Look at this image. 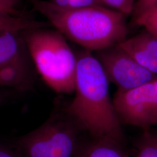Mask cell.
Here are the masks:
<instances>
[{
  "mask_svg": "<svg viewBox=\"0 0 157 157\" xmlns=\"http://www.w3.org/2000/svg\"><path fill=\"white\" fill-rule=\"evenodd\" d=\"M76 58L75 95L65 111L94 139H108L122 144V124L101 63L92 52L86 50L78 53Z\"/></svg>",
  "mask_w": 157,
  "mask_h": 157,
  "instance_id": "cell-1",
  "label": "cell"
},
{
  "mask_svg": "<svg viewBox=\"0 0 157 157\" xmlns=\"http://www.w3.org/2000/svg\"><path fill=\"white\" fill-rule=\"evenodd\" d=\"M34 6L66 39L92 52L118 45L129 33L126 17L103 6L60 7L44 0Z\"/></svg>",
  "mask_w": 157,
  "mask_h": 157,
  "instance_id": "cell-2",
  "label": "cell"
},
{
  "mask_svg": "<svg viewBox=\"0 0 157 157\" xmlns=\"http://www.w3.org/2000/svg\"><path fill=\"white\" fill-rule=\"evenodd\" d=\"M29 55L41 78L58 94L74 93L77 58L66 38L45 28L23 32Z\"/></svg>",
  "mask_w": 157,
  "mask_h": 157,
  "instance_id": "cell-3",
  "label": "cell"
},
{
  "mask_svg": "<svg viewBox=\"0 0 157 157\" xmlns=\"http://www.w3.org/2000/svg\"><path fill=\"white\" fill-rule=\"evenodd\" d=\"M78 129L63 109L51 114L36 129L10 141L22 157H75L80 147Z\"/></svg>",
  "mask_w": 157,
  "mask_h": 157,
  "instance_id": "cell-4",
  "label": "cell"
},
{
  "mask_svg": "<svg viewBox=\"0 0 157 157\" xmlns=\"http://www.w3.org/2000/svg\"><path fill=\"white\" fill-rule=\"evenodd\" d=\"M112 100L121 124L144 130L157 124V78L130 90L118 89Z\"/></svg>",
  "mask_w": 157,
  "mask_h": 157,
  "instance_id": "cell-5",
  "label": "cell"
},
{
  "mask_svg": "<svg viewBox=\"0 0 157 157\" xmlns=\"http://www.w3.org/2000/svg\"><path fill=\"white\" fill-rule=\"evenodd\" d=\"M108 80L119 90H127L147 83L157 76L142 67L118 45L95 52Z\"/></svg>",
  "mask_w": 157,
  "mask_h": 157,
  "instance_id": "cell-6",
  "label": "cell"
},
{
  "mask_svg": "<svg viewBox=\"0 0 157 157\" xmlns=\"http://www.w3.org/2000/svg\"><path fill=\"white\" fill-rule=\"evenodd\" d=\"M33 62L28 51L0 67V87L17 92H27L34 88Z\"/></svg>",
  "mask_w": 157,
  "mask_h": 157,
  "instance_id": "cell-7",
  "label": "cell"
},
{
  "mask_svg": "<svg viewBox=\"0 0 157 157\" xmlns=\"http://www.w3.org/2000/svg\"><path fill=\"white\" fill-rule=\"evenodd\" d=\"M118 46L142 67L157 76V37L144 30Z\"/></svg>",
  "mask_w": 157,
  "mask_h": 157,
  "instance_id": "cell-8",
  "label": "cell"
},
{
  "mask_svg": "<svg viewBox=\"0 0 157 157\" xmlns=\"http://www.w3.org/2000/svg\"><path fill=\"white\" fill-rule=\"evenodd\" d=\"M44 22L25 17L0 11V37L8 34L21 33L25 32L43 28Z\"/></svg>",
  "mask_w": 157,
  "mask_h": 157,
  "instance_id": "cell-9",
  "label": "cell"
},
{
  "mask_svg": "<svg viewBox=\"0 0 157 157\" xmlns=\"http://www.w3.org/2000/svg\"><path fill=\"white\" fill-rule=\"evenodd\" d=\"M75 157H128L122 144L108 139H94L80 146Z\"/></svg>",
  "mask_w": 157,
  "mask_h": 157,
  "instance_id": "cell-10",
  "label": "cell"
},
{
  "mask_svg": "<svg viewBox=\"0 0 157 157\" xmlns=\"http://www.w3.org/2000/svg\"><path fill=\"white\" fill-rule=\"evenodd\" d=\"M27 52L24 39L20 33L0 37V67Z\"/></svg>",
  "mask_w": 157,
  "mask_h": 157,
  "instance_id": "cell-11",
  "label": "cell"
},
{
  "mask_svg": "<svg viewBox=\"0 0 157 157\" xmlns=\"http://www.w3.org/2000/svg\"><path fill=\"white\" fill-rule=\"evenodd\" d=\"M135 157H157V137L149 130H144L136 143Z\"/></svg>",
  "mask_w": 157,
  "mask_h": 157,
  "instance_id": "cell-12",
  "label": "cell"
},
{
  "mask_svg": "<svg viewBox=\"0 0 157 157\" xmlns=\"http://www.w3.org/2000/svg\"><path fill=\"white\" fill-rule=\"evenodd\" d=\"M133 23L157 37V6L136 18Z\"/></svg>",
  "mask_w": 157,
  "mask_h": 157,
  "instance_id": "cell-13",
  "label": "cell"
},
{
  "mask_svg": "<svg viewBox=\"0 0 157 157\" xmlns=\"http://www.w3.org/2000/svg\"><path fill=\"white\" fill-rule=\"evenodd\" d=\"M101 6L121 13L125 17L132 14L135 0H100Z\"/></svg>",
  "mask_w": 157,
  "mask_h": 157,
  "instance_id": "cell-14",
  "label": "cell"
},
{
  "mask_svg": "<svg viewBox=\"0 0 157 157\" xmlns=\"http://www.w3.org/2000/svg\"><path fill=\"white\" fill-rule=\"evenodd\" d=\"M157 6V0H137L132 12L133 21L142 14Z\"/></svg>",
  "mask_w": 157,
  "mask_h": 157,
  "instance_id": "cell-15",
  "label": "cell"
},
{
  "mask_svg": "<svg viewBox=\"0 0 157 157\" xmlns=\"http://www.w3.org/2000/svg\"><path fill=\"white\" fill-rule=\"evenodd\" d=\"M0 157H22L10 140L0 139Z\"/></svg>",
  "mask_w": 157,
  "mask_h": 157,
  "instance_id": "cell-16",
  "label": "cell"
},
{
  "mask_svg": "<svg viewBox=\"0 0 157 157\" xmlns=\"http://www.w3.org/2000/svg\"><path fill=\"white\" fill-rule=\"evenodd\" d=\"M97 6H101L100 0H70L67 7L80 8Z\"/></svg>",
  "mask_w": 157,
  "mask_h": 157,
  "instance_id": "cell-17",
  "label": "cell"
},
{
  "mask_svg": "<svg viewBox=\"0 0 157 157\" xmlns=\"http://www.w3.org/2000/svg\"><path fill=\"white\" fill-rule=\"evenodd\" d=\"M16 91L0 87V107L4 105L13 98L14 93Z\"/></svg>",
  "mask_w": 157,
  "mask_h": 157,
  "instance_id": "cell-18",
  "label": "cell"
},
{
  "mask_svg": "<svg viewBox=\"0 0 157 157\" xmlns=\"http://www.w3.org/2000/svg\"><path fill=\"white\" fill-rule=\"evenodd\" d=\"M20 0H0V6L8 9L17 10Z\"/></svg>",
  "mask_w": 157,
  "mask_h": 157,
  "instance_id": "cell-19",
  "label": "cell"
},
{
  "mask_svg": "<svg viewBox=\"0 0 157 157\" xmlns=\"http://www.w3.org/2000/svg\"><path fill=\"white\" fill-rule=\"evenodd\" d=\"M51 3L60 7H67L70 0H49Z\"/></svg>",
  "mask_w": 157,
  "mask_h": 157,
  "instance_id": "cell-20",
  "label": "cell"
},
{
  "mask_svg": "<svg viewBox=\"0 0 157 157\" xmlns=\"http://www.w3.org/2000/svg\"><path fill=\"white\" fill-rule=\"evenodd\" d=\"M0 11H1L6 12H8L10 13H12L14 15H24V14L21 13L19 11L16 10H11V9H8L6 8V7H4L2 6H0Z\"/></svg>",
  "mask_w": 157,
  "mask_h": 157,
  "instance_id": "cell-21",
  "label": "cell"
},
{
  "mask_svg": "<svg viewBox=\"0 0 157 157\" xmlns=\"http://www.w3.org/2000/svg\"><path fill=\"white\" fill-rule=\"evenodd\" d=\"M153 132V133L157 137V131H156V132Z\"/></svg>",
  "mask_w": 157,
  "mask_h": 157,
  "instance_id": "cell-22",
  "label": "cell"
},
{
  "mask_svg": "<svg viewBox=\"0 0 157 157\" xmlns=\"http://www.w3.org/2000/svg\"><path fill=\"white\" fill-rule=\"evenodd\" d=\"M33 1H35V0H33Z\"/></svg>",
  "mask_w": 157,
  "mask_h": 157,
  "instance_id": "cell-23",
  "label": "cell"
}]
</instances>
